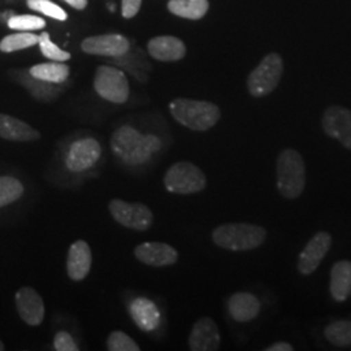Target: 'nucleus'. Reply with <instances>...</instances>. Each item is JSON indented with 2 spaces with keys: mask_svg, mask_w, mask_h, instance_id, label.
I'll use <instances>...</instances> for the list:
<instances>
[{
  "mask_svg": "<svg viewBox=\"0 0 351 351\" xmlns=\"http://www.w3.org/2000/svg\"><path fill=\"white\" fill-rule=\"evenodd\" d=\"M111 149L113 155L128 165H142L162 149V142L156 136L142 134L137 129L124 125L113 132Z\"/></svg>",
  "mask_w": 351,
  "mask_h": 351,
  "instance_id": "nucleus-1",
  "label": "nucleus"
},
{
  "mask_svg": "<svg viewBox=\"0 0 351 351\" xmlns=\"http://www.w3.org/2000/svg\"><path fill=\"white\" fill-rule=\"evenodd\" d=\"M169 112L178 124L194 132H206L221 117L220 108L211 101L176 98L169 103Z\"/></svg>",
  "mask_w": 351,
  "mask_h": 351,
  "instance_id": "nucleus-2",
  "label": "nucleus"
},
{
  "mask_svg": "<svg viewBox=\"0 0 351 351\" xmlns=\"http://www.w3.org/2000/svg\"><path fill=\"white\" fill-rule=\"evenodd\" d=\"M267 239V230L247 223H232L215 228L213 243L228 251H250L262 246Z\"/></svg>",
  "mask_w": 351,
  "mask_h": 351,
  "instance_id": "nucleus-3",
  "label": "nucleus"
},
{
  "mask_svg": "<svg viewBox=\"0 0 351 351\" xmlns=\"http://www.w3.org/2000/svg\"><path fill=\"white\" fill-rule=\"evenodd\" d=\"M277 190L287 199H297L306 186V165L301 154L285 149L277 158Z\"/></svg>",
  "mask_w": 351,
  "mask_h": 351,
  "instance_id": "nucleus-4",
  "label": "nucleus"
},
{
  "mask_svg": "<svg viewBox=\"0 0 351 351\" xmlns=\"http://www.w3.org/2000/svg\"><path fill=\"white\" fill-rule=\"evenodd\" d=\"M164 188L168 193L189 195L201 193L207 186V178L199 167L190 162L173 164L164 175Z\"/></svg>",
  "mask_w": 351,
  "mask_h": 351,
  "instance_id": "nucleus-5",
  "label": "nucleus"
},
{
  "mask_svg": "<svg viewBox=\"0 0 351 351\" xmlns=\"http://www.w3.org/2000/svg\"><path fill=\"white\" fill-rule=\"evenodd\" d=\"M284 73V62L277 52L265 55L247 77V90L254 98L269 95L278 86Z\"/></svg>",
  "mask_w": 351,
  "mask_h": 351,
  "instance_id": "nucleus-6",
  "label": "nucleus"
},
{
  "mask_svg": "<svg viewBox=\"0 0 351 351\" xmlns=\"http://www.w3.org/2000/svg\"><path fill=\"white\" fill-rule=\"evenodd\" d=\"M94 90L101 99L113 104H124L130 95V86L125 73L111 65H99L97 68Z\"/></svg>",
  "mask_w": 351,
  "mask_h": 351,
  "instance_id": "nucleus-7",
  "label": "nucleus"
},
{
  "mask_svg": "<svg viewBox=\"0 0 351 351\" xmlns=\"http://www.w3.org/2000/svg\"><path fill=\"white\" fill-rule=\"evenodd\" d=\"M113 220L130 230L146 232L154 224V213L146 204L114 198L108 203Z\"/></svg>",
  "mask_w": 351,
  "mask_h": 351,
  "instance_id": "nucleus-8",
  "label": "nucleus"
},
{
  "mask_svg": "<svg viewBox=\"0 0 351 351\" xmlns=\"http://www.w3.org/2000/svg\"><path fill=\"white\" fill-rule=\"evenodd\" d=\"M101 156V143L95 138H86L75 141L65 154V167L73 173L86 172L99 162Z\"/></svg>",
  "mask_w": 351,
  "mask_h": 351,
  "instance_id": "nucleus-9",
  "label": "nucleus"
},
{
  "mask_svg": "<svg viewBox=\"0 0 351 351\" xmlns=\"http://www.w3.org/2000/svg\"><path fill=\"white\" fill-rule=\"evenodd\" d=\"M81 50L88 55L121 58L130 50V40L121 34H99L85 38L81 42Z\"/></svg>",
  "mask_w": 351,
  "mask_h": 351,
  "instance_id": "nucleus-10",
  "label": "nucleus"
},
{
  "mask_svg": "<svg viewBox=\"0 0 351 351\" xmlns=\"http://www.w3.org/2000/svg\"><path fill=\"white\" fill-rule=\"evenodd\" d=\"M323 129L326 136L337 139L339 143L351 150V111L342 106H330L323 114Z\"/></svg>",
  "mask_w": 351,
  "mask_h": 351,
  "instance_id": "nucleus-11",
  "label": "nucleus"
},
{
  "mask_svg": "<svg viewBox=\"0 0 351 351\" xmlns=\"http://www.w3.org/2000/svg\"><path fill=\"white\" fill-rule=\"evenodd\" d=\"M14 302L17 313L25 324L38 326L43 323L46 307L37 290L29 287L19 289L14 295Z\"/></svg>",
  "mask_w": 351,
  "mask_h": 351,
  "instance_id": "nucleus-12",
  "label": "nucleus"
},
{
  "mask_svg": "<svg viewBox=\"0 0 351 351\" xmlns=\"http://www.w3.org/2000/svg\"><path fill=\"white\" fill-rule=\"evenodd\" d=\"M332 246V237L328 232H319L307 242L298 258V271L302 275H311L322 263Z\"/></svg>",
  "mask_w": 351,
  "mask_h": 351,
  "instance_id": "nucleus-13",
  "label": "nucleus"
},
{
  "mask_svg": "<svg viewBox=\"0 0 351 351\" xmlns=\"http://www.w3.org/2000/svg\"><path fill=\"white\" fill-rule=\"evenodd\" d=\"M137 261L150 267H171L177 263L178 252L165 242H143L134 249Z\"/></svg>",
  "mask_w": 351,
  "mask_h": 351,
  "instance_id": "nucleus-14",
  "label": "nucleus"
},
{
  "mask_svg": "<svg viewBox=\"0 0 351 351\" xmlns=\"http://www.w3.org/2000/svg\"><path fill=\"white\" fill-rule=\"evenodd\" d=\"M221 336L211 317H201L195 322L189 336V349L191 351H216L220 349Z\"/></svg>",
  "mask_w": 351,
  "mask_h": 351,
  "instance_id": "nucleus-15",
  "label": "nucleus"
},
{
  "mask_svg": "<svg viewBox=\"0 0 351 351\" xmlns=\"http://www.w3.org/2000/svg\"><path fill=\"white\" fill-rule=\"evenodd\" d=\"M147 52L158 62L175 63L186 56V46L182 39L175 36H159L147 42Z\"/></svg>",
  "mask_w": 351,
  "mask_h": 351,
  "instance_id": "nucleus-16",
  "label": "nucleus"
},
{
  "mask_svg": "<svg viewBox=\"0 0 351 351\" xmlns=\"http://www.w3.org/2000/svg\"><path fill=\"white\" fill-rule=\"evenodd\" d=\"M91 263L93 254L88 242L84 239H77L71 245L66 255L68 277L75 282L84 281L90 274Z\"/></svg>",
  "mask_w": 351,
  "mask_h": 351,
  "instance_id": "nucleus-17",
  "label": "nucleus"
},
{
  "mask_svg": "<svg viewBox=\"0 0 351 351\" xmlns=\"http://www.w3.org/2000/svg\"><path fill=\"white\" fill-rule=\"evenodd\" d=\"M0 138L13 142H34L40 138V133L17 117L0 113Z\"/></svg>",
  "mask_w": 351,
  "mask_h": 351,
  "instance_id": "nucleus-18",
  "label": "nucleus"
},
{
  "mask_svg": "<svg viewBox=\"0 0 351 351\" xmlns=\"http://www.w3.org/2000/svg\"><path fill=\"white\" fill-rule=\"evenodd\" d=\"M228 311L236 322L249 323L261 313V302L251 293H234L228 301Z\"/></svg>",
  "mask_w": 351,
  "mask_h": 351,
  "instance_id": "nucleus-19",
  "label": "nucleus"
},
{
  "mask_svg": "<svg viewBox=\"0 0 351 351\" xmlns=\"http://www.w3.org/2000/svg\"><path fill=\"white\" fill-rule=\"evenodd\" d=\"M129 313L136 324L145 332H152L160 324L159 308L147 298H137L132 302Z\"/></svg>",
  "mask_w": 351,
  "mask_h": 351,
  "instance_id": "nucleus-20",
  "label": "nucleus"
},
{
  "mask_svg": "<svg viewBox=\"0 0 351 351\" xmlns=\"http://www.w3.org/2000/svg\"><path fill=\"white\" fill-rule=\"evenodd\" d=\"M329 291L336 302H345L351 295V262L341 261L330 271Z\"/></svg>",
  "mask_w": 351,
  "mask_h": 351,
  "instance_id": "nucleus-21",
  "label": "nucleus"
},
{
  "mask_svg": "<svg viewBox=\"0 0 351 351\" xmlns=\"http://www.w3.org/2000/svg\"><path fill=\"white\" fill-rule=\"evenodd\" d=\"M29 75L33 78L49 82L53 85L64 84L71 75V68L62 62H51V63H40L33 65L29 69Z\"/></svg>",
  "mask_w": 351,
  "mask_h": 351,
  "instance_id": "nucleus-22",
  "label": "nucleus"
},
{
  "mask_svg": "<svg viewBox=\"0 0 351 351\" xmlns=\"http://www.w3.org/2000/svg\"><path fill=\"white\" fill-rule=\"evenodd\" d=\"M168 11L177 17L197 21L203 19L208 10V0H169L167 4Z\"/></svg>",
  "mask_w": 351,
  "mask_h": 351,
  "instance_id": "nucleus-23",
  "label": "nucleus"
},
{
  "mask_svg": "<svg viewBox=\"0 0 351 351\" xmlns=\"http://www.w3.org/2000/svg\"><path fill=\"white\" fill-rule=\"evenodd\" d=\"M39 36L30 32H20L5 36L0 40V51L4 53H11L16 51L25 50L38 45Z\"/></svg>",
  "mask_w": 351,
  "mask_h": 351,
  "instance_id": "nucleus-24",
  "label": "nucleus"
},
{
  "mask_svg": "<svg viewBox=\"0 0 351 351\" xmlns=\"http://www.w3.org/2000/svg\"><path fill=\"white\" fill-rule=\"evenodd\" d=\"M25 188L20 180L12 176H0V208L19 201Z\"/></svg>",
  "mask_w": 351,
  "mask_h": 351,
  "instance_id": "nucleus-25",
  "label": "nucleus"
},
{
  "mask_svg": "<svg viewBox=\"0 0 351 351\" xmlns=\"http://www.w3.org/2000/svg\"><path fill=\"white\" fill-rule=\"evenodd\" d=\"M326 339L335 346L346 348L351 345V322L337 320L326 326L324 329Z\"/></svg>",
  "mask_w": 351,
  "mask_h": 351,
  "instance_id": "nucleus-26",
  "label": "nucleus"
},
{
  "mask_svg": "<svg viewBox=\"0 0 351 351\" xmlns=\"http://www.w3.org/2000/svg\"><path fill=\"white\" fill-rule=\"evenodd\" d=\"M38 45H39V50L42 52V55L45 58H47L51 62H62V63H65V62H68L72 58L71 52L64 51L63 49H60L58 45H55L51 40L50 34L47 32H42L39 34Z\"/></svg>",
  "mask_w": 351,
  "mask_h": 351,
  "instance_id": "nucleus-27",
  "label": "nucleus"
},
{
  "mask_svg": "<svg viewBox=\"0 0 351 351\" xmlns=\"http://www.w3.org/2000/svg\"><path fill=\"white\" fill-rule=\"evenodd\" d=\"M7 25L16 32H36L45 29L46 21L34 14H13L7 21Z\"/></svg>",
  "mask_w": 351,
  "mask_h": 351,
  "instance_id": "nucleus-28",
  "label": "nucleus"
},
{
  "mask_svg": "<svg viewBox=\"0 0 351 351\" xmlns=\"http://www.w3.org/2000/svg\"><path fill=\"white\" fill-rule=\"evenodd\" d=\"M26 5L37 13H42L43 16H47L56 21H66L68 13L63 8L53 3L52 0H26Z\"/></svg>",
  "mask_w": 351,
  "mask_h": 351,
  "instance_id": "nucleus-29",
  "label": "nucleus"
},
{
  "mask_svg": "<svg viewBox=\"0 0 351 351\" xmlns=\"http://www.w3.org/2000/svg\"><path fill=\"white\" fill-rule=\"evenodd\" d=\"M107 349L110 351H139L138 343L121 330H113L107 337Z\"/></svg>",
  "mask_w": 351,
  "mask_h": 351,
  "instance_id": "nucleus-30",
  "label": "nucleus"
},
{
  "mask_svg": "<svg viewBox=\"0 0 351 351\" xmlns=\"http://www.w3.org/2000/svg\"><path fill=\"white\" fill-rule=\"evenodd\" d=\"M53 348H55V350L58 351L80 350V348L77 346L73 337L68 332H65V330H60V332H58L55 335Z\"/></svg>",
  "mask_w": 351,
  "mask_h": 351,
  "instance_id": "nucleus-31",
  "label": "nucleus"
},
{
  "mask_svg": "<svg viewBox=\"0 0 351 351\" xmlns=\"http://www.w3.org/2000/svg\"><path fill=\"white\" fill-rule=\"evenodd\" d=\"M142 7V0H121V14L124 19H133Z\"/></svg>",
  "mask_w": 351,
  "mask_h": 351,
  "instance_id": "nucleus-32",
  "label": "nucleus"
},
{
  "mask_svg": "<svg viewBox=\"0 0 351 351\" xmlns=\"http://www.w3.org/2000/svg\"><path fill=\"white\" fill-rule=\"evenodd\" d=\"M294 348L288 342H276L271 346H268L265 351H293Z\"/></svg>",
  "mask_w": 351,
  "mask_h": 351,
  "instance_id": "nucleus-33",
  "label": "nucleus"
},
{
  "mask_svg": "<svg viewBox=\"0 0 351 351\" xmlns=\"http://www.w3.org/2000/svg\"><path fill=\"white\" fill-rule=\"evenodd\" d=\"M64 1L77 11H84L88 4V0H64Z\"/></svg>",
  "mask_w": 351,
  "mask_h": 351,
  "instance_id": "nucleus-34",
  "label": "nucleus"
},
{
  "mask_svg": "<svg viewBox=\"0 0 351 351\" xmlns=\"http://www.w3.org/2000/svg\"><path fill=\"white\" fill-rule=\"evenodd\" d=\"M5 349V346H4V343L0 341V351H3Z\"/></svg>",
  "mask_w": 351,
  "mask_h": 351,
  "instance_id": "nucleus-35",
  "label": "nucleus"
}]
</instances>
